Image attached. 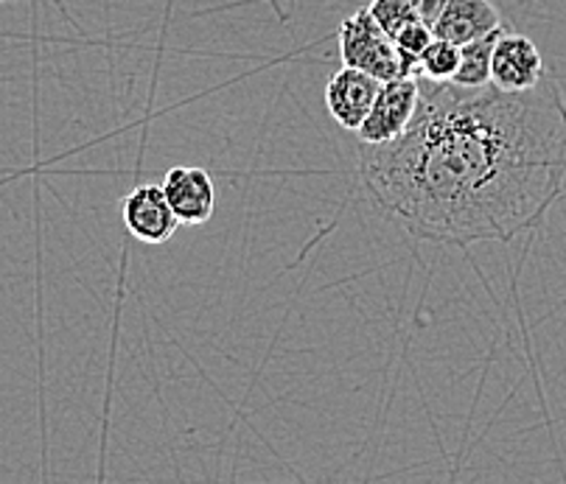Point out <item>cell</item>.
<instances>
[{
    "label": "cell",
    "mask_w": 566,
    "mask_h": 484,
    "mask_svg": "<svg viewBox=\"0 0 566 484\" xmlns=\"http://www.w3.org/2000/svg\"><path fill=\"white\" fill-rule=\"evenodd\" d=\"M381 82L359 67L343 65L326 84V109L343 129L356 131L361 120L368 118Z\"/></svg>",
    "instance_id": "cell-7"
},
{
    "label": "cell",
    "mask_w": 566,
    "mask_h": 484,
    "mask_svg": "<svg viewBox=\"0 0 566 484\" xmlns=\"http://www.w3.org/2000/svg\"><path fill=\"white\" fill-rule=\"evenodd\" d=\"M337 42L343 65L359 67V71L379 78V82L412 73L410 67L403 65L401 54L396 49V40L376 23L368 7L356 9L350 18H345L339 23Z\"/></svg>",
    "instance_id": "cell-2"
},
{
    "label": "cell",
    "mask_w": 566,
    "mask_h": 484,
    "mask_svg": "<svg viewBox=\"0 0 566 484\" xmlns=\"http://www.w3.org/2000/svg\"><path fill=\"white\" fill-rule=\"evenodd\" d=\"M368 9L376 18V23H379L390 36H396L403 25H410L418 20L410 0H370Z\"/></svg>",
    "instance_id": "cell-12"
},
{
    "label": "cell",
    "mask_w": 566,
    "mask_h": 484,
    "mask_svg": "<svg viewBox=\"0 0 566 484\" xmlns=\"http://www.w3.org/2000/svg\"><path fill=\"white\" fill-rule=\"evenodd\" d=\"M392 40H396V49L401 54L403 65L410 67L412 73H418V60H421L429 42L434 40V31L427 23H421V20H416V23L403 25Z\"/></svg>",
    "instance_id": "cell-11"
},
{
    "label": "cell",
    "mask_w": 566,
    "mask_h": 484,
    "mask_svg": "<svg viewBox=\"0 0 566 484\" xmlns=\"http://www.w3.org/2000/svg\"><path fill=\"white\" fill-rule=\"evenodd\" d=\"M418 93H421L418 73H403V76L381 82L379 96H376L368 118L361 120V126L356 129L361 144L376 146L387 144V140H396L410 126L412 115H416Z\"/></svg>",
    "instance_id": "cell-3"
},
{
    "label": "cell",
    "mask_w": 566,
    "mask_h": 484,
    "mask_svg": "<svg viewBox=\"0 0 566 484\" xmlns=\"http://www.w3.org/2000/svg\"><path fill=\"white\" fill-rule=\"evenodd\" d=\"M547 76L544 56L531 36L505 29L496 36L494 54H491V84L500 91L522 93L536 87Z\"/></svg>",
    "instance_id": "cell-4"
},
{
    "label": "cell",
    "mask_w": 566,
    "mask_h": 484,
    "mask_svg": "<svg viewBox=\"0 0 566 484\" xmlns=\"http://www.w3.org/2000/svg\"><path fill=\"white\" fill-rule=\"evenodd\" d=\"M160 188H164L180 224H206L217 210V186H213L211 173L206 168H169Z\"/></svg>",
    "instance_id": "cell-6"
},
{
    "label": "cell",
    "mask_w": 566,
    "mask_h": 484,
    "mask_svg": "<svg viewBox=\"0 0 566 484\" xmlns=\"http://www.w3.org/2000/svg\"><path fill=\"white\" fill-rule=\"evenodd\" d=\"M505 29L491 31V34L480 36V40L460 45V65L452 78L454 84H460V87H485V84H491V54H494L496 36Z\"/></svg>",
    "instance_id": "cell-9"
},
{
    "label": "cell",
    "mask_w": 566,
    "mask_h": 484,
    "mask_svg": "<svg viewBox=\"0 0 566 484\" xmlns=\"http://www.w3.org/2000/svg\"><path fill=\"white\" fill-rule=\"evenodd\" d=\"M460 65V45L434 36L427 45V51L418 60V76L432 78V82H452Z\"/></svg>",
    "instance_id": "cell-10"
},
{
    "label": "cell",
    "mask_w": 566,
    "mask_h": 484,
    "mask_svg": "<svg viewBox=\"0 0 566 484\" xmlns=\"http://www.w3.org/2000/svg\"><path fill=\"white\" fill-rule=\"evenodd\" d=\"M500 29H505V20L491 0H449L432 25L434 36H443L454 45H465Z\"/></svg>",
    "instance_id": "cell-8"
},
{
    "label": "cell",
    "mask_w": 566,
    "mask_h": 484,
    "mask_svg": "<svg viewBox=\"0 0 566 484\" xmlns=\"http://www.w3.org/2000/svg\"><path fill=\"white\" fill-rule=\"evenodd\" d=\"M410 126L361 144L370 202L416 239L511 241L544 222L566 182V98L547 76L522 93L418 76Z\"/></svg>",
    "instance_id": "cell-1"
},
{
    "label": "cell",
    "mask_w": 566,
    "mask_h": 484,
    "mask_svg": "<svg viewBox=\"0 0 566 484\" xmlns=\"http://www.w3.org/2000/svg\"><path fill=\"white\" fill-rule=\"evenodd\" d=\"M120 219L129 235L144 244H166L175 239L180 219L171 210L160 186H138L120 202Z\"/></svg>",
    "instance_id": "cell-5"
},
{
    "label": "cell",
    "mask_w": 566,
    "mask_h": 484,
    "mask_svg": "<svg viewBox=\"0 0 566 484\" xmlns=\"http://www.w3.org/2000/svg\"><path fill=\"white\" fill-rule=\"evenodd\" d=\"M3 3H9V0H0V7H3Z\"/></svg>",
    "instance_id": "cell-14"
},
{
    "label": "cell",
    "mask_w": 566,
    "mask_h": 484,
    "mask_svg": "<svg viewBox=\"0 0 566 484\" xmlns=\"http://www.w3.org/2000/svg\"><path fill=\"white\" fill-rule=\"evenodd\" d=\"M410 3H412V9H416L418 20H421V23H427L429 29H432V25L438 23L440 12L447 9L449 0H410Z\"/></svg>",
    "instance_id": "cell-13"
}]
</instances>
